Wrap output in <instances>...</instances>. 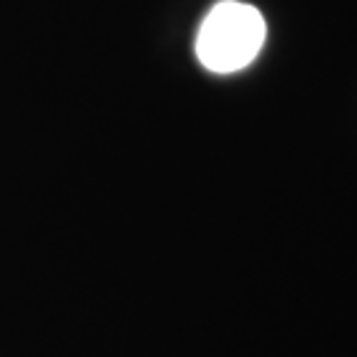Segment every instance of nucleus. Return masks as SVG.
<instances>
[{
    "mask_svg": "<svg viewBox=\"0 0 357 357\" xmlns=\"http://www.w3.org/2000/svg\"><path fill=\"white\" fill-rule=\"evenodd\" d=\"M268 26L255 6L241 0H220L209 8L196 35V56L215 75L241 72L265 45Z\"/></svg>",
    "mask_w": 357,
    "mask_h": 357,
    "instance_id": "nucleus-1",
    "label": "nucleus"
}]
</instances>
